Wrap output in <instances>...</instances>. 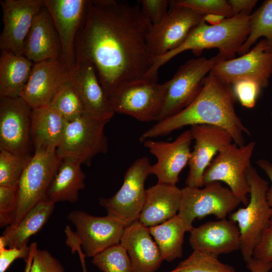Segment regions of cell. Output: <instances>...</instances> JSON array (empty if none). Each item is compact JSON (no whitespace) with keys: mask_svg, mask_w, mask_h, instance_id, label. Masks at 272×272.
Listing matches in <instances>:
<instances>
[{"mask_svg":"<svg viewBox=\"0 0 272 272\" xmlns=\"http://www.w3.org/2000/svg\"><path fill=\"white\" fill-rule=\"evenodd\" d=\"M151 25L138 2L88 1L76 57L93 64L107 97L119 84L144 78L150 70L153 59L147 34Z\"/></svg>","mask_w":272,"mask_h":272,"instance_id":"1","label":"cell"},{"mask_svg":"<svg viewBox=\"0 0 272 272\" xmlns=\"http://www.w3.org/2000/svg\"><path fill=\"white\" fill-rule=\"evenodd\" d=\"M202 89L196 98L177 114L157 121L140 138L143 143L165 136L190 125L207 124L226 130L238 146L245 144L244 134L250 135L235 110L236 97L231 85L225 84L210 73L204 79Z\"/></svg>","mask_w":272,"mask_h":272,"instance_id":"2","label":"cell"},{"mask_svg":"<svg viewBox=\"0 0 272 272\" xmlns=\"http://www.w3.org/2000/svg\"><path fill=\"white\" fill-rule=\"evenodd\" d=\"M250 28V15L241 13L211 25L204 20L194 27L185 41L176 49L154 58L146 78L158 80L160 67L179 53L191 50L199 55L204 49L217 48V62L234 58L246 40Z\"/></svg>","mask_w":272,"mask_h":272,"instance_id":"3","label":"cell"},{"mask_svg":"<svg viewBox=\"0 0 272 272\" xmlns=\"http://www.w3.org/2000/svg\"><path fill=\"white\" fill-rule=\"evenodd\" d=\"M247 177L250 191L248 204L229 215V220L237 223L240 234L241 254L246 262L253 252L272 216L267 201L268 182L262 178L251 165Z\"/></svg>","mask_w":272,"mask_h":272,"instance_id":"4","label":"cell"},{"mask_svg":"<svg viewBox=\"0 0 272 272\" xmlns=\"http://www.w3.org/2000/svg\"><path fill=\"white\" fill-rule=\"evenodd\" d=\"M167 90L166 82L142 78L119 84L109 95L115 113L125 114L142 122L157 121Z\"/></svg>","mask_w":272,"mask_h":272,"instance_id":"5","label":"cell"},{"mask_svg":"<svg viewBox=\"0 0 272 272\" xmlns=\"http://www.w3.org/2000/svg\"><path fill=\"white\" fill-rule=\"evenodd\" d=\"M62 159L56 151L34 152L17 187V205L10 227H16L29 210L47 198L48 189Z\"/></svg>","mask_w":272,"mask_h":272,"instance_id":"6","label":"cell"},{"mask_svg":"<svg viewBox=\"0 0 272 272\" xmlns=\"http://www.w3.org/2000/svg\"><path fill=\"white\" fill-rule=\"evenodd\" d=\"M255 145L254 141L241 146L232 143L222 149L206 169L203 186L213 182H223L246 206L250 191L247 174Z\"/></svg>","mask_w":272,"mask_h":272,"instance_id":"7","label":"cell"},{"mask_svg":"<svg viewBox=\"0 0 272 272\" xmlns=\"http://www.w3.org/2000/svg\"><path fill=\"white\" fill-rule=\"evenodd\" d=\"M108 122L95 118L86 112L67 122L57 154L62 159H71L89 166L96 156L107 153L104 128Z\"/></svg>","mask_w":272,"mask_h":272,"instance_id":"8","label":"cell"},{"mask_svg":"<svg viewBox=\"0 0 272 272\" xmlns=\"http://www.w3.org/2000/svg\"><path fill=\"white\" fill-rule=\"evenodd\" d=\"M203 188L186 186L181 189L177 215L190 228L195 219L215 215L225 219L241 203L229 188L220 182H213Z\"/></svg>","mask_w":272,"mask_h":272,"instance_id":"9","label":"cell"},{"mask_svg":"<svg viewBox=\"0 0 272 272\" xmlns=\"http://www.w3.org/2000/svg\"><path fill=\"white\" fill-rule=\"evenodd\" d=\"M151 164L149 158L143 156L135 160L126 171L122 186L109 198H101L100 206L107 215L128 226L138 221L146 197L145 183L150 175Z\"/></svg>","mask_w":272,"mask_h":272,"instance_id":"10","label":"cell"},{"mask_svg":"<svg viewBox=\"0 0 272 272\" xmlns=\"http://www.w3.org/2000/svg\"><path fill=\"white\" fill-rule=\"evenodd\" d=\"M216 63L215 56L200 57L191 58L180 65L167 81L165 102L157 121L171 117L188 106L200 93L204 79Z\"/></svg>","mask_w":272,"mask_h":272,"instance_id":"11","label":"cell"},{"mask_svg":"<svg viewBox=\"0 0 272 272\" xmlns=\"http://www.w3.org/2000/svg\"><path fill=\"white\" fill-rule=\"evenodd\" d=\"M170 10L147 34L149 53L154 59L176 49L191 30L203 20L205 15L188 8L169 5Z\"/></svg>","mask_w":272,"mask_h":272,"instance_id":"12","label":"cell"},{"mask_svg":"<svg viewBox=\"0 0 272 272\" xmlns=\"http://www.w3.org/2000/svg\"><path fill=\"white\" fill-rule=\"evenodd\" d=\"M210 73L231 86L238 81L248 80L266 88L272 75V48L263 38L240 57L217 62Z\"/></svg>","mask_w":272,"mask_h":272,"instance_id":"13","label":"cell"},{"mask_svg":"<svg viewBox=\"0 0 272 272\" xmlns=\"http://www.w3.org/2000/svg\"><path fill=\"white\" fill-rule=\"evenodd\" d=\"M75 225L72 232L77 245H82L85 255L94 257L107 248L120 243L126 225L120 220L107 215L96 217L82 211H73L67 216Z\"/></svg>","mask_w":272,"mask_h":272,"instance_id":"14","label":"cell"},{"mask_svg":"<svg viewBox=\"0 0 272 272\" xmlns=\"http://www.w3.org/2000/svg\"><path fill=\"white\" fill-rule=\"evenodd\" d=\"M32 111L20 97H0V150L30 155Z\"/></svg>","mask_w":272,"mask_h":272,"instance_id":"15","label":"cell"},{"mask_svg":"<svg viewBox=\"0 0 272 272\" xmlns=\"http://www.w3.org/2000/svg\"><path fill=\"white\" fill-rule=\"evenodd\" d=\"M0 4L4 22L1 50L23 54L27 36L44 0H3Z\"/></svg>","mask_w":272,"mask_h":272,"instance_id":"16","label":"cell"},{"mask_svg":"<svg viewBox=\"0 0 272 272\" xmlns=\"http://www.w3.org/2000/svg\"><path fill=\"white\" fill-rule=\"evenodd\" d=\"M189 130L195 145L188 162L186 184L202 187L206 169L222 149L233 142V139L226 130L214 125H194Z\"/></svg>","mask_w":272,"mask_h":272,"instance_id":"17","label":"cell"},{"mask_svg":"<svg viewBox=\"0 0 272 272\" xmlns=\"http://www.w3.org/2000/svg\"><path fill=\"white\" fill-rule=\"evenodd\" d=\"M192 140L190 130H186L172 142L152 139L143 142L144 147L157 159L150 170V174L157 177V183L176 185L179 174L188 164Z\"/></svg>","mask_w":272,"mask_h":272,"instance_id":"18","label":"cell"},{"mask_svg":"<svg viewBox=\"0 0 272 272\" xmlns=\"http://www.w3.org/2000/svg\"><path fill=\"white\" fill-rule=\"evenodd\" d=\"M70 74L61 58L35 63L20 97L32 109L48 106Z\"/></svg>","mask_w":272,"mask_h":272,"instance_id":"19","label":"cell"},{"mask_svg":"<svg viewBox=\"0 0 272 272\" xmlns=\"http://www.w3.org/2000/svg\"><path fill=\"white\" fill-rule=\"evenodd\" d=\"M87 3L86 0H44L60 40L61 59L71 71L76 61V40Z\"/></svg>","mask_w":272,"mask_h":272,"instance_id":"20","label":"cell"},{"mask_svg":"<svg viewBox=\"0 0 272 272\" xmlns=\"http://www.w3.org/2000/svg\"><path fill=\"white\" fill-rule=\"evenodd\" d=\"M70 80L82 100L85 112L99 120L109 121L114 112L93 64L88 60L76 57Z\"/></svg>","mask_w":272,"mask_h":272,"instance_id":"21","label":"cell"},{"mask_svg":"<svg viewBox=\"0 0 272 272\" xmlns=\"http://www.w3.org/2000/svg\"><path fill=\"white\" fill-rule=\"evenodd\" d=\"M189 242L193 249L218 257L240 248V234L236 223L226 219L193 227Z\"/></svg>","mask_w":272,"mask_h":272,"instance_id":"22","label":"cell"},{"mask_svg":"<svg viewBox=\"0 0 272 272\" xmlns=\"http://www.w3.org/2000/svg\"><path fill=\"white\" fill-rule=\"evenodd\" d=\"M120 244L129 257L132 272H155L163 260L148 228L138 220L125 228Z\"/></svg>","mask_w":272,"mask_h":272,"instance_id":"23","label":"cell"},{"mask_svg":"<svg viewBox=\"0 0 272 272\" xmlns=\"http://www.w3.org/2000/svg\"><path fill=\"white\" fill-rule=\"evenodd\" d=\"M61 54L58 34L44 5L34 18L25 42L23 55L35 63L61 58Z\"/></svg>","mask_w":272,"mask_h":272,"instance_id":"24","label":"cell"},{"mask_svg":"<svg viewBox=\"0 0 272 272\" xmlns=\"http://www.w3.org/2000/svg\"><path fill=\"white\" fill-rule=\"evenodd\" d=\"M181 189L176 185L157 183L146 190L145 203L138 221L151 227L162 224L177 215Z\"/></svg>","mask_w":272,"mask_h":272,"instance_id":"25","label":"cell"},{"mask_svg":"<svg viewBox=\"0 0 272 272\" xmlns=\"http://www.w3.org/2000/svg\"><path fill=\"white\" fill-rule=\"evenodd\" d=\"M67 123L49 106L32 109L31 136L34 152L56 151Z\"/></svg>","mask_w":272,"mask_h":272,"instance_id":"26","label":"cell"},{"mask_svg":"<svg viewBox=\"0 0 272 272\" xmlns=\"http://www.w3.org/2000/svg\"><path fill=\"white\" fill-rule=\"evenodd\" d=\"M54 203L46 198L35 205L15 227L8 226L0 237V248L27 245L29 239L47 222L54 208Z\"/></svg>","mask_w":272,"mask_h":272,"instance_id":"27","label":"cell"},{"mask_svg":"<svg viewBox=\"0 0 272 272\" xmlns=\"http://www.w3.org/2000/svg\"><path fill=\"white\" fill-rule=\"evenodd\" d=\"M81 164L64 158L59 165L48 189L47 198L54 202H77L80 190L85 187L86 175Z\"/></svg>","mask_w":272,"mask_h":272,"instance_id":"28","label":"cell"},{"mask_svg":"<svg viewBox=\"0 0 272 272\" xmlns=\"http://www.w3.org/2000/svg\"><path fill=\"white\" fill-rule=\"evenodd\" d=\"M33 65L23 54L1 50L0 97H20Z\"/></svg>","mask_w":272,"mask_h":272,"instance_id":"29","label":"cell"},{"mask_svg":"<svg viewBox=\"0 0 272 272\" xmlns=\"http://www.w3.org/2000/svg\"><path fill=\"white\" fill-rule=\"evenodd\" d=\"M192 228L177 215L162 224L149 227L148 229L158 247L163 260L170 262L182 257L184 234Z\"/></svg>","mask_w":272,"mask_h":272,"instance_id":"30","label":"cell"},{"mask_svg":"<svg viewBox=\"0 0 272 272\" xmlns=\"http://www.w3.org/2000/svg\"><path fill=\"white\" fill-rule=\"evenodd\" d=\"M260 37H263L272 48V0L264 1L252 15H250V28L249 35L238 53L243 55Z\"/></svg>","mask_w":272,"mask_h":272,"instance_id":"31","label":"cell"},{"mask_svg":"<svg viewBox=\"0 0 272 272\" xmlns=\"http://www.w3.org/2000/svg\"><path fill=\"white\" fill-rule=\"evenodd\" d=\"M49 106L67 122L77 118L85 112L82 100L70 79L59 89Z\"/></svg>","mask_w":272,"mask_h":272,"instance_id":"32","label":"cell"},{"mask_svg":"<svg viewBox=\"0 0 272 272\" xmlns=\"http://www.w3.org/2000/svg\"><path fill=\"white\" fill-rule=\"evenodd\" d=\"M31 155H21L0 150V186L17 188Z\"/></svg>","mask_w":272,"mask_h":272,"instance_id":"33","label":"cell"},{"mask_svg":"<svg viewBox=\"0 0 272 272\" xmlns=\"http://www.w3.org/2000/svg\"><path fill=\"white\" fill-rule=\"evenodd\" d=\"M166 272H235V269L220 261L217 256L193 250L175 268Z\"/></svg>","mask_w":272,"mask_h":272,"instance_id":"34","label":"cell"},{"mask_svg":"<svg viewBox=\"0 0 272 272\" xmlns=\"http://www.w3.org/2000/svg\"><path fill=\"white\" fill-rule=\"evenodd\" d=\"M92 262L103 272H132L129 257L120 243L95 255Z\"/></svg>","mask_w":272,"mask_h":272,"instance_id":"35","label":"cell"},{"mask_svg":"<svg viewBox=\"0 0 272 272\" xmlns=\"http://www.w3.org/2000/svg\"><path fill=\"white\" fill-rule=\"evenodd\" d=\"M30 248L25 272H65L59 260L48 251L38 249L35 242L31 244Z\"/></svg>","mask_w":272,"mask_h":272,"instance_id":"36","label":"cell"},{"mask_svg":"<svg viewBox=\"0 0 272 272\" xmlns=\"http://www.w3.org/2000/svg\"><path fill=\"white\" fill-rule=\"evenodd\" d=\"M170 5L189 8L202 14H216L226 18L233 17L231 7L226 0H173Z\"/></svg>","mask_w":272,"mask_h":272,"instance_id":"37","label":"cell"},{"mask_svg":"<svg viewBox=\"0 0 272 272\" xmlns=\"http://www.w3.org/2000/svg\"><path fill=\"white\" fill-rule=\"evenodd\" d=\"M232 90L241 105L247 108H253L260 94L261 87L256 82L242 80L234 83Z\"/></svg>","mask_w":272,"mask_h":272,"instance_id":"38","label":"cell"},{"mask_svg":"<svg viewBox=\"0 0 272 272\" xmlns=\"http://www.w3.org/2000/svg\"><path fill=\"white\" fill-rule=\"evenodd\" d=\"M17 205V188L0 186V226H9Z\"/></svg>","mask_w":272,"mask_h":272,"instance_id":"39","label":"cell"},{"mask_svg":"<svg viewBox=\"0 0 272 272\" xmlns=\"http://www.w3.org/2000/svg\"><path fill=\"white\" fill-rule=\"evenodd\" d=\"M141 10L153 25L160 23L168 13L170 1L141 0L138 1Z\"/></svg>","mask_w":272,"mask_h":272,"instance_id":"40","label":"cell"},{"mask_svg":"<svg viewBox=\"0 0 272 272\" xmlns=\"http://www.w3.org/2000/svg\"><path fill=\"white\" fill-rule=\"evenodd\" d=\"M253 257L272 265V216L259 243L254 249Z\"/></svg>","mask_w":272,"mask_h":272,"instance_id":"41","label":"cell"},{"mask_svg":"<svg viewBox=\"0 0 272 272\" xmlns=\"http://www.w3.org/2000/svg\"><path fill=\"white\" fill-rule=\"evenodd\" d=\"M30 246L0 248V272H6L10 265L17 259L23 258L26 261L30 254Z\"/></svg>","mask_w":272,"mask_h":272,"instance_id":"42","label":"cell"},{"mask_svg":"<svg viewBox=\"0 0 272 272\" xmlns=\"http://www.w3.org/2000/svg\"><path fill=\"white\" fill-rule=\"evenodd\" d=\"M233 16L241 13L250 15L252 9L257 3V0H229Z\"/></svg>","mask_w":272,"mask_h":272,"instance_id":"43","label":"cell"},{"mask_svg":"<svg viewBox=\"0 0 272 272\" xmlns=\"http://www.w3.org/2000/svg\"><path fill=\"white\" fill-rule=\"evenodd\" d=\"M259 167L262 169L268 177L270 185L268 187L266 196L268 202L272 209V163L266 159H259L256 162Z\"/></svg>","mask_w":272,"mask_h":272,"instance_id":"44","label":"cell"},{"mask_svg":"<svg viewBox=\"0 0 272 272\" xmlns=\"http://www.w3.org/2000/svg\"><path fill=\"white\" fill-rule=\"evenodd\" d=\"M246 263V266L251 272H268L272 268L269 263L254 257Z\"/></svg>","mask_w":272,"mask_h":272,"instance_id":"45","label":"cell"},{"mask_svg":"<svg viewBox=\"0 0 272 272\" xmlns=\"http://www.w3.org/2000/svg\"><path fill=\"white\" fill-rule=\"evenodd\" d=\"M225 17L216 14H207L205 15L203 20L208 24L211 25H217L220 24Z\"/></svg>","mask_w":272,"mask_h":272,"instance_id":"46","label":"cell"},{"mask_svg":"<svg viewBox=\"0 0 272 272\" xmlns=\"http://www.w3.org/2000/svg\"><path fill=\"white\" fill-rule=\"evenodd\" d=\"M271 117H272V111H271Z\"/></svg>","mask_w":272,"mask_h":272,"instance_id":"47","label":"cell"}]
</instances>
